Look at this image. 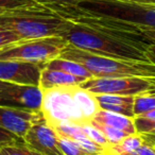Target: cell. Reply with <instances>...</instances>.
Segmentation results:
<instances>
[{"label":"cell","instance_id":"6da1fadb","mask_svg":"<svg viewBox=\"0 0 155 155\" xmlns=\"http://www.w3.org/2000/svg\"><path fill=\"white\" fill-rule=\"evenodd\" d=\"M61 36L78 49L124 61L151 63L147 48L152 39L144 35L110 29L79 19H65Z\"/></svg>","mask_w":155,"mask_h":155},{"label":"cell","instance_id":"7a4b0ae2","mask_svg":"<svg viewBox=\"0 0 155 155\" xmlns=\"http://www.w3.org/2000/svg\"><path fill=\"white\" fill-rule=\"evenodd\" d=\"M55 14H80L118 21L137 30H155V5L132 0H81L41 5Z\"/></svg>","mask_w":155,"mask_h":155},{"label":"cell","instance_id":"3957f363","mask_svg":"<svg viewBox=\"0 0 155 155\" xmlns=\"http://www.w3.org/2000/svg\"><path fill=\"white\" fill-rule=\"evenodd\" d=\"M99 110L95 95L80 86L43 91L41 113L52 127L61 123H91Z\"/></svg>","mask_w":155,"mask_h":155},{"label":"cell","instance_id":"277c9868","mask_svg":"<svg viewBox=\"0 0 155 155\" xmlns=\"http://www.w3.org/2000/svg\"><path fill=\"white\" fill-rule=\"evenodd\" d=\"M65 25L64 18L35 1L30 5L0 12V30L11 31L21 39L61 36Z\"/></svg>","mask_w":155,"mask_h":155},{"label":"cell","instance_id":"5b68a950","mask_svg":"<svg viewBox=\"0 0 155 155\" xmlns=\"http://www.w3.org/2000/svg\"><path fill=\"white\" fill-rule=\"evenodd\" d=\"M58 58L79 63L84 66L94 75V78H155V65L153 63L117 60L97 55L78 49L70 44L62 50Z\"/></svg>","mask_w":155,"mask_h":155},{"label":"cell","instance_id":"8992f818","mask_svg":"<svg viewBox=\"0 0 155 155\" xmlns=\"http://www.w3.org/2000/svg\"><path fill=\"white\" fill-rule=\"evenodd\" d=\"M68 41L61 36L22 39L0 49V61H17L32 64H46L58 58Z\"/></svg>","mask_w":155,"mask_h":155},{"label":"cell","instance_id":"52a82bcc","mask_svg":"<svg viewBox=\"0 0 155 155\" xmlns=\"http://www.w3.org/2000/svg\"><path fill=\"white\" fill-rule=\"evenodd\" d=\"M79 86L94 95L138 96L155 94V78H91Z\"/></svg>","mask_w":155,"mask_h":155},{"label":"cell","instance_id":"ba28073f","mask_svg":"<svg viewBox=\"0 0 155 155\" xmlns=\"http://www.w3.org/2000/svg\"><path fill=\"white\" fill-rule=\"evenodd\" d=\"M43 104V91L35 85L9 83L0 91V106L28 110L39 113Z\"/></svg>","mask_w":155,"mask_h":155},{"label":"cell","instance_id":"9c48e42d","mask_svg":"<svg viewBox=\"0 0 155 155\" xmlns=\"http://www.w3.org/2000/svg\"><path fill=\"white\" fill-rule=\"evenodd\" d=\"M24 141L43 155H64L58 146V135L43 116L29 129Z\"/></svg>","mask_w":155,"mask_h":155},{"label":"cell","instance_id":"30bf717a","mask_svg":"<svg viewBox=\"0 0 155 155\" xmlns=\"http://www.w3.org/2000/svg\"><path fill=\"white\" fill-rule=\"evenodd\" d=\"M45 64L0 61V81L14 84L38 86L41 69Z\"/></svg>","mask_w":155,"mask_h":155},{"label":"cell","instance_id":"8fae6325","mask_svg":"<svg viewBox=\"0 0 155 155\" xmlns=\"http://www.w3.org/2000/svg\"><path fill=\"white\" fill-rule=\"evenodd\" d=\"M41 116V112L0 106V127L24 138L33 123L36 122Z\"/></svg>","mask_w":155,"mask_h":155},{"label":"cell","instance_id":"7c38bea8","mask_svg":"<svg viewBox=\"0 0 155 155\" xmlns=\"http://www.w3.org/2000/svg\"><path fill=\"white\" fill-rule=\"evenodd\" d=\"M85 79L78 78L74 75L68 74L60 70H53L44 67L41 69V77H39V88L43 91H51L55 88H66V87L79 86L82 84Z\"/></svg>","mask_w":155,"mask_h":155},{"label":"cell","instance_id":"4fadbf2b","mask_svg":"<svg viewBox=\"0 0 155 155\" xmlns=\"http://www.w3.org/2000/svg\"><path fill=\"white\" fill-rule=\"evenodd\" d=\"M100 110L116 113L130 118H135L134 99L135 96L120 95H95Z\"/></svg>","mask_w":155,"mask_h":155},{"label":"cell","instance_id":"5bb4252c","mask_svg":"<svg viewBox=\"0 0 155 155\" xmlns=\"http://www.w3.org/2000/svg\"><path fill=\"white\" fill-rule=\"evenodd\" d=\"M91 121H96L98 123H102V124L108 125L114 129L120 130L129 135L137 134L135 125H134V119L116 114V113L99 110L97 114L94 116V118L91 119Z\"/></svg>","mask_w":155,"mask_h":155},{"label":"cell","instance_id":"9a60e30c","mask_svg":"<svg viewBox=\"0 0 155 155\" xmlns=\"http://www.w3.org/2000/svg\"><path fill=\"white\" fill-rule=\"evenodd\" d=\"M45 67L49 69H53V70L63 71V72L74 75V77L82 78V79H85V80H88V79L94 78V75L81 64L73 62V61L65 60V58H55L53 60L49 61V62L45 64Z\"/></svg>","mask_w":155,"mask_h":155},{"label":"cell","instance_id":"2e32d148","mask_svg":"<svg viewBox=\"0 0 155 155\" xmlns=\"http://www.w3.org/2000/svg\"><path fill=\"white\" fill-rule=\"evenodd\" d=\"M134 125L137 134H139L144 141L155 146V120H149L141 117L134 118Z\"/></svg>","mask_w":155,"mask_h":155},{"label":"cell","instance_id":"e0dca14e","mask_svg":"<svg viewBox=\"0 0 155 155\" xmlns=\"http://www.w3.org/2000/svg\"><path fill=\"white\" fill-rule=\"evenodd\" d=\"M153 110H155V94H142L135 96L134 99L135 117Z\"/></svg>","mask_w":155,"mask_h":155},{"label":"cell","instance_id":"ac0fdd59","mask_svg":"<svg viewBox=\"0 0 155 155\" xmlns=\"http://www.w3.org/2000/svg\"><path fill=\"white\" fill-rule=\"evenodd\" d=\"M91 123L95 127H97V129L103 134L104 137L106 138V140H107L108 143H110V146L118 143V142H120L121 140L124 139L125 137L129 136V134L124 133V132L120 131V130H117L112 127H108V125L102 124V123H98V122H96V121H91Z\"/></svg>","mask_w":155,"mask_h":155},{"label":"cell","instance_id":"d6986e66","mask_svg":"<svg viewBox=\"0 0 155 155\" xmlns=\"http://www.w3.org/2000/svg\"><path fill=\"white\" fill-rule=\"evenodd\" d=\"M58 146L64 155H89L78 142L67 138L58 137Z\"/></svg>","mask_w":155,"mask_h":155},{"label":"cell","instance_id":"ffe728a7","mask_svg":"<svg viewBox=\"0 0 155 155\" xmlns=\"http://www.w3.org/2000/svg\"><path fill=\"white\" fill-rule=\"evenodd\" d=\"M1 152L3 155H43L37 151L31 149L25 142L5 146L1 148Z\"/></svg>","mask_w":155,"mask_h":155},{"label":"cell","instance_id":"44dd1931","mask_svg":"<svg viewBox=\"0 0 155 155\" xmlns=\"http://www.w3.org/2000/svg\"><path fill=\"white\" fill-rule=\"evenodd\" d=\"M81 127H82L83 132L87 135V137L91 140H93L94 142H96V143L101 147H104V148H108L110 147V143L106 140V138L104 137L103 134L97 127H94L91 123H86V124H83Z\"/></svg>","mask_w":155,"mask_h":155},{"label":"cell","instance_id":"7402d4cb","mask_svg":"<svg viewBox=\"0 0 155 155\" xmlns=\"http://www.w3.org/2000/svg\"><path fill=\"white\" fill-rule=\"evenodd\" d=\"M24 141V138H20L16 136L15 134L7 131V130L0 127V148L5 146H11V144L21 143Z\"/></svg>","mask_w":155,"mask_h":155},{"label":"cell","instance_id":"603a6c76","mask_svg":"<svg viewBox=\"0 0 155 155\" xmlns=\"http://www.w3.org/2000/svg\"><path fill=\"white\" fill-rule=\"evenodd\" d=\"M116 155H155V148L152 144L148 143L147 141H144L140 144L139 147H137L136 149L129 152H124V153H119Z\"/></svg>","mask_w":155,"mask_h":155},{"label":"cell","instance_id":"cb8c5ba5","mask_svg":"<svg viewBox=\"0 0 155 155\" xmlns=\"http://www.w3.org/2000/svg\"><path fill=\"white\" fill-rule=\"evenodd\" d=\"M19 41H22V39L15 33L7 30H0V49L10 45V44L16 43Z\"/></svg>","mask_w":155,"mask_h":155},{"label":"cell","instance_id":"d4e9b609","mask_svg":"<svg viewBox=\"0 0 155 155\" xmlns=\"http://www.w3.org/2000/svg\"><path fill=\"white\" fill-rule=\"evenodd\" d=\"M38 5H46V3H77L81 0H33Z\"/></svg>","mask_w":155,"mask_h":155},{"label":"cell","instance_id":"484cf974","mask_svg":"<svg viewBox=\"0 0 155 155\" xmlns=\"http://www.w3.org/2000/svg\"><path fill=\"white\" fill-rule=\"evenodd\" d=\"M147 54H148L150 62L155 65V41L154 39H152L151 44L148 46V48H147Z\"/></svg>","mask_w":155,"mask_h":155},{"label":"cell","instance_id":"4316f807","mask_svg":"<svg viewBox=\"0 0 155 155\" xmlns=\"http://www.w3.org/2000/svg\"><path fill=\"white\" fill-rule=\"evenodd\" d=\"M137 117H141V118L149 119V120H155V110H150V112H147V113H143V114L139 115V116H137Z\"/></svg>","mask_w":155,"mask_h":155},{"label":"cell","instance_id":"83f0119b","mask_svg":"<svg viewBox=\"0 0 155 155\" xmlns=\"http://www.w3.org/2000/svg\"><path fill=\"white\" fill-rule=\"evenodd\" d=\"M142 34L146 35V36H148L149 38L151 39H154L155 41V30H144V29H142Z\"/></svg>","mask_w":155,"mask_h":155},{"label":"cell","instance_id":"f1b7e54d","mask_svg":"<svg viewBox=\"0 0 155 155\" xmlns=\"http://www.w3.org/2000/svg\"><path fill=\"white\" fill-rule=\"evenodd\" d=\"M132 1H137V2L148 3V5H155V0H132Z\"/></svg>","mask_w":155,"mask_h":155},{"label":"cell","instance_id":"f546056e","mask_svg":"<svg viewBox=\"0 0 155 155\" xmlns=\"http://www.w3.org/2000/svg\"><path fill=\"white\" fill-rule=\"evenodd\" d=\"M8 84H9V82H3V81H0V91H2L3 88H5V87L8 86Z\"/></svg>","mask_w":155,"mask_h":155},{"label":"cell","instance_id":"4dcf8cb0","mask_svg":"<svg viewBox=\"0 0 155 155\" xmlns=\"http://www.w3.org/2000/svg\"><path fill=\"white\" fill-rule=\"evenodd\" d=\"M0 155H3V154H2V152H1V148H0Z\"/></svg>","mask_w":155,"mask_h":155},{"label":"cell","instance_id":"1f68e13d","mask_svg":"<svg viewBox=\"0 0 155 155\" xmlns=\"http://www.w3.org/2000/svg\"><path fill=\"white\" fill-rule=\"evenodd\" d=\"M153 147H154V148H155V146H153Z\"/></svg>","mask_w":155,"mask_h":155}]
</instances>
